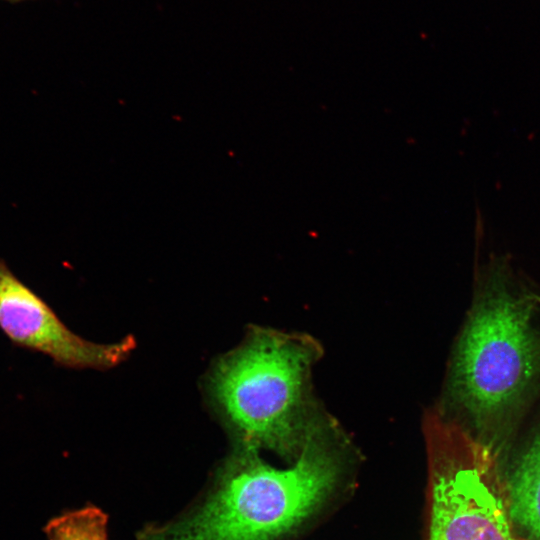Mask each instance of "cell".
I'll list each match as a JSON object with an SVG mask.
<instances>
[{
	"label": "cell",
	"mask_w": 540,
	"mask_h": 540,
	"mask_svg": "<svg viewBox=\"0 0 540 540\" xmlns=\"http://www.w3.org/2000/svg\"><path fill=\"white\" fill-rule=\"evenodd\" d=\"M106 516L87 507L53 519L46 528L49 540H107Z\"/></svg>",
	"instance_id": "cell-7"
},
{
	"label": "cell",
	"mask_w": 540,
	"mask_h": 540,
	"mask_svg": "<svg viewBox=\"0 0 540 540\" xmlns=\"http://www.w3.org/2000/svg\"><path fill=\"white\" fill-rule=\"evenodd\" d=\"M512 524L531 540H540V430L518 460L507 487Z\"/></svg>",
	"instance_id": "cell-6"
},
{
	"label": "cell",
	"mask_w": 540,
	"mask_h": 540,
	"mask_svg": "<svg viewBox=\"0 0 540 540\" xmlns=\"http://www.w3.org/2000/svg\"><path fill=\"white\" fill-rule=\"evenodd\" d=\"M0 329L14 345L42 353L69 368H110L123 361L134 347L132 338L97 344L74 334L3 260H0Z\"/></svg>",
	"instance_id": "cell-5"
},
{
	"label": "cell",
	"mask_w": 540,
	"mask_h": 540,
	"mask_svg": "<svg viewBox=\"0 0 540 540\" xmlns=\"http://www.w3.org/2000/svg\"><path fill=\"white\" fill-rule=\"evenodd\" d=\"M428 540H516L492 449L440 409L424 418Z\"/></svg>",
	"instance_id": "cell-4"
},
{
	"label": "cell",
	"mask_w": 540,
	"mask_h": 540,
	"mask_svg": "<svg viewBox=\"0 0 540 540\" xmlns=\"http://www.w3.org/2000/svg\"><path fill=\"white\" fill-rule=\"evenodd\" d=\"M539 304L540 296L502 276L491 278L473 303L453 351L447 394L480 430L511 423L540 376Z\"/></svg>",
	"instance_id": "cell-2"
},
{
	"label": "cell",
	"mask_w": 540,
	"mask_h": 540,
	"mask_svg": "<svg viewBox=\"0 0 540 540\" xmlns=\"http://www.w3.org/2000/svg\"><path fill=\"white\" fill-rule=\"evenodd\" d=\"M323 419L295 464L277 469L243 446L224 465L212 491L180 518L140 533L139 540H273L311 514L332 490L339 471Z\"/></svg>",
	"instance_id": "cell-1"
},
{
	"label": "cell",
	"mask_w": 540,
	"mask_h": 540,
	"mask_svg": "<svg viewBox=\"0 0 540 540\" xmlns=\"http://www.w3.org/2000/svg\"><path fill=\"white\" fill-rule=\"evenodd\" d=\"M321 347L310 336L254 327L214 365L209 390L243 446L298 455L324 419L311 393Z\"/></svg>",
	"instance_id": "cell-3"
}]
</instances>
